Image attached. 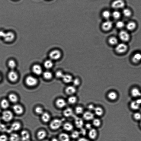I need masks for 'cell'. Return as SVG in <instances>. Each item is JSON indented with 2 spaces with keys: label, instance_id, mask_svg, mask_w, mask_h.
Masks as SVG:
<instances>
[{
  "label": "cell",
  "instance_id": "23",
  "mask_svg": "<svg viewBox=\"0 0 141 141\" xmlns=\"http://www.w3.org/2000/svg\"><path fill=\"white\" fill-rule=\"evenodd\" d=\"M21 127V125L20 123L15 122L12 124L10 130L11 131H17L20 129Z\"/></svg>",
  "mask_w": 141,
  "mask_h": 141
},
{
  "label": "cell",
  "instance_id": "27",
  "mask_svg": "<svg viewBox=\"0 0 141 141\" xmlns=\"http://www.w3.org/2000/svg\"><path fill=\"white\" fill-rule=\"evenodd\" d=\"M133 62L135 63L139 62L141 60V54L137 53L135 54L132 57Z\"/></svg>",
  "mask_w": 141,
  "mask_h": 141
},
{
  "label": "cell",
  "instance_id": "11",
  "mask_svg": "<svg viewBox=\"0 0 141 141\" xmlns=\"http://www.w3.org/2000/svg\"><path fill=\"white\" fill-rule=\"evenodd\" d=\"M113 23L110 21H107L104 22L102 25V29L106 31L110 30L113 27Z\"/></svg>",
  "mask_w": 141,
  "mask_h": 141
},
{
  "label": "cell",
  "instance_id": "7",
  "mask_svg": "<svg viewBox=\"0 0 141 141\" xmlns=\"http://www.w3.org/2000/svg\"><path fill=\"white\" fill-rule=\"evenodd\" d=\"M127 49L126 45L121 43L118 45L115 49L116 52L119 54L123 53L126 52Z\"/></svg>",
  "mask_w": 141,
  "mask_h": 141
},
{
  "label": "cell",
  "instance_id": "54",
  "mask_svg": "<svg viewBox=\"0 0 141 141\" xmlns=\"http://www.w3.org/2000/svg\"><path fill=\"white\" fill-rule=\"evenodd\" d=\"M85 129L89 130H90L92 129V125L89 123L86 124L85 125Z\"/></svg>",
  "mask_w": 141,
  "mask_h": 141
},
{
  "label": "cell",
  "instance_id": "35",
  "mask_svg": "<svg viewBox=\"0 0 141 141\" xmlns=\"http://www.w3.org/2000/svg\"><path fill=\"white\" fill-rule=\"evenodd\" d=\"M53 63L52 60H48L44 62V65L45 68L47 69H49L52 68Z\"/></svg>",
  "mask_w": 141,
  "mask_h": 141
},
{
  "label": "cell",
  "instance_id": "29",
  "mask_svg": "<svg viewBox=\"0 0 141 141\" xmlns=\"http://www.w3.org/2000/svg\"><path fill=\"white\" fill-rule=\"evenodd\" d=\"M94 111L95 114L99 116H102L104 113V111L103 109L100 107H95Z\"/></svg>",
  "mask_w": 141,
  "mask_h": 141
},
{
  "label": "cell",
  "instance_id": "30",
  "mask_svg": "<svg viewBox=\"0 0 141 141\" xmlns=\"http://www.w3.org/2000/svg\"><path fill=\"white\" fill-rule=\"evenodd\" d=\"M136 27V24L134 22H130L128 23L126 25L127 29L130 31H132L134 30Z\"/></svg>",
  "mask_w": 141,
  "mask_h": 141
},
{
  "label": "cell",
  "instance_id": "40",
  "mask_svg": "<svg viewBox=\"0 0 141 141\" xmlns=\"http://www.w3.org/2000/svg\"><path fill=\"white\" fill-rule=\"evenodd\" d=\"M122 13L123 15L127 17L130 16L131 14V11L129 9H125L123 10Z\"/></svg>",
  "mask_w": 141,
  "mask_h": 141
},
{
  "label": "cell",
  "instance_id": "18",
  "mask_svg": "<svg viewBox=\"0 0 141 141\" xmlns=\"http://www.w3.org/2000/svg\"><path fill=\"white\" fill-rule=\"evenodd\" d=\"M97 130L94 129L89 130L88 133V136L92 140L95 139L97 136Z\"/></svg>",
  "mask_w": 141,
  "mask_h": 141
},
{
  "label": "cell",
  "instance_id": "61",
  "mask_svg": "<svg viewBox=\"0 0 141 141\" xmlns=\"http://www.w3.org/2000/svg\"><path fill=\"white\" fill-rule=\"evenodd\" d=\"M1 76H0V80H1Z\"/></svg>",
  "mask_w": 141,
  "mask_h": 141
},
{
  "label": "cell",
  "instance_id": "37",
  "mask_svg": "<svg viewBox=\"0 0 141 141\" xmlns=\"http://www.w3.org/2000/svg\"><path fill=\"white\" fill-rule=\"evenodd\" d=\"M109 43L112 45H115L118 42V40L117 38L114 37L110 38L108 40Z\"/></svg>",
  "mask_w": 141,
  "mask_h": 141
},
{
  "label": "cell",
  "instance_id": "15",
  "mask_svg": "<svg viewBox=\"0 0 141 141\" xmlns=\"http://www.w3.org/2000/svg\"><path fill=\"white\" fill-rule=\"evenodd\" d=\"M65 91L67 94L72 96L75 93L76 90L75 86H70L66 88Z\"/></svg>",
  "mask_w": 141,
  "mask_h": 141
},
{
  "label": "cell",
  "instance_id": "52",
  "mask_svg": "<svg viewBox=\"0 0 141 141\" xmlns=\"http://www.w3.org/2000/svg\"><path fill=\"white\" fill-rule=\"evenodd\" d=\"M80 134H81L83 136H85L87 133V131H86V129L84 128H82L80 129V130L79 131Z\"/></svg>",
  "mask_w": 141,
  "mask_h": 141
},
{
  "label": "cell",
  "instance_id": "50",
  "mask_svg": "<svg viewBox=\"0 0 141 141\" xmlns=\"http://www.w3.org/2000/svg\"><path fill=\"white\" fill-rule=\"evenodd\" d=\"M64 74L63 73L61 70H59L56 72V75L57 78H62L63 77Z\"/></svg>",
  "mask_w": 141,
  "mask_h": 141
},
{
  "label": "cell",
  "instance_id": "53",
  "mask_svg": "<svg viewBox=\"0 0 141 141\" xmlns=\"http://www.w3.org/2000/svg\"><path fill=\"white\" fill-rule=\"evenodd\" d=\"M87 108L89 111L91 112L92 111H94L95 108L94 105L92 104L89 105Z\"/></svg>",
  "mask_w": 141,
  "mask_h": 141
},
{
  "label": "cell",
  "instance_id": "10",
  "mask_svg": "<svg viewBox=\"0 0 141 141\" xmlns=\"http://www.w3.org/2000/svg\"><path fill=\"white\" fill-rule=\"evenodd\" d=\"M8 77L10 80L12 82L16 81L18 78L17 74L14 70H13L9 72Z\"/></svg>",
  "mask_w": 141,
  "mask_h": 141
},
{
  "label": "cell",
  "instance_id": "45",
  "mask_svg": "<svg viewBox=\"0 0 141 141\" xmlns=\"http://www.w3.org/2000/svg\"><path fill=\"white\" fill-rule=\"evenodd\" d=\"M133 118L137 121H140L141 120V114L139 112H136L134 114Z\"/></svg>",
  "mask_w": 141,
  "mask_h": 141
},
{
  "label": "cell",
  "instance_id": "31",
  "mask_svg": "<svg viewBox=\"0 0 141 141\" xmlns=\"http://www.w3.org/2000/svg\"><path fill=\"white\" fill-rule=\"evenodd\" d=\"M64 130L68 131H72L73 129V125L69 122H66L64 124L63 126Z\"/></svg>",
  "mask_w": 141,
  "mask_h": 141
},
{
  "label": "cell",
  "instance_id": "38",
  "mask_svg": "<svg viewBox=\"0 0 141 141\" xmlns=\"http://www.w3.org/2000/svg\"><path fill=\"white\" fill-rule=\"evenodd\" d=\"M92 123L95 127H98L100 126L101 122L100 120L98 118H95L93 120Z\"/></svg>",
  "mask_w": 141,
  "mask_h": 141
},
{
  "label": "cell",
  "instance_id": "26",
  "mask_svg": "<svg viewBox=\"0 0 141 141\" xmlns=\"http://www.w3.org/2000/svg\"><path fill=\"white\" fill-rule=\"evenodd\" d=\"M47 134L45 131L41 130L38 131L37 134V137L38 139L42 140L44 139L46 136Z\"/></svg>",
  "mask_w": 141,
  "mask_h": 141
},
{
  "label": "cell",
  "instance_id": "4",
  "mask_svg": "<svg viewBox=\"0 0 141 141\" xmlns=\"http://www.w3.org/2000/svg\"><path fill=\"white\" fill-rule=\"evenodd\" d=\"M125 5V2L123 0H115L111 4L112 7L115 9L123 8Z\"/></svg>",
  "mask_w": 141,
  "mask_h": 141
},
{
  "label": "cell",
  "instance_id": "59",
  "mask_svg": "<svg viewBox=\"0 0 141 141\" xmlns=\"http://www.w3.org/2000/svg\"><path fill=\"white\" fill-rule=\"evenodd\" d=\"M140 126L141 127V120L140 121Z\"/></svg>",
  "mask_w": 141,
  "mask_h": 141
},
{
  "label": "cell",
  "instance_id": "32",
  "mask_svg": "<svg viewBox=\"0 0 141 141\" xmlns=\"http://www.w3.org/2000/svg\"><path fill=\"white\" fill-rule=\"evenodd\" d=\"M1 107L3 109H6L8 108L9 106V102L8 100L6 99H3L0 103Z\"/></svg>",
  "mask_w": 141,
  "mask_h": 141
},
{
  "label": "cell",
  "instance_id": "19",
  "mask_svg": "<svg viewBox=\"0 0 141 141\" xmlns=\"http://www.w3.org/2000/svg\"><path fill=\"white\" fill-rule=\"evenodd\" d=\"M130 107L131 109L137 111L139 109L141 105L136 100H135L131 102Z\"/></svg>",
  "mask_w": 141,
  "mask_h": 141
},
{
  "label": "cell",
  "instance_id": "17",
  "mask_svg": "<svg viewBox=\"0 0 141 141\" xmlns=\"http://www.w3.org/2000/svg\"><path fill=\"white\" fill-rule=\"evenodd\" d=\"M75 123L76 127L80 129L83 128L84 125L83 120L79 117H76L75 118Z\"/></svg>",
  "mask_w": 141,
  "mask_h": 141
},
{
  "label": "cell",
  "instance_id": "47",
  "mask_svg": "<svg viewBox=\"0 0 141 141\" xmlns=\"http://www.w3.org/2000/svg\"><path fill=\"white\" fill-rule=\"evenodd\" d=\"M35 111L38 114H42L44 113L43 109L40 107H38L35 108Z\"/></svg>",
  "mask_w": 141,
  "mask_h": 141
},
{
  "label": "cell",
  "instance_id": "56",
  "mask_svg": "<svg viewBox=\"0 0 141 141\" xmlns=\"http://www.w3.org/2000/svg\"><path fill=\"white\" fill-rule=\"evenodd\" d=\"M51 141H59L58 140L55 138H53Z\"/></svg>",
  "mask_w": 141,
  "mask_h": 141
},
{
  "label": "cell",
  "instance_id": "42",
  "mask_svg": "<svg viewBox=\"0 0 141 141\" xmlns=\"http://www.w3.org/2000/svg\"><path fill=\"white\" fill-rule=\"evenodd\" d=\"M75 111L76 114H81L83 113L84 109L81 106L77 107L75 109Z\"/></svg>",
  "mask_w": 141,
  "mask_h": 141
},
{
  "label": "cell",
  "instance_id": "48",
  "mask_svg": "<svg viewBox=\"0 0 141 141\" xmlns=\"http://www.w3.org/2000/svg\"><path fill=\"white\" fill-rule=\"evenodd\" d=\"M72 82L74 86H77L81 84V81L78 78H76L73 80Z\"/></svg>",
  "mask_w": 141,
  "mask_h": 141
},
{
  "label": "cell",
  "instance_id": "20",
  "mask_svg": "<svg viewBox=\"0 0 141 141\" xmlns=\"http://www.w3.org/2000/svg\"><path fill=\"white\" fill-rule=\"evenodd\" d=\"M59 138L60 141H70V137L68 134L65 133H61Z\"/></svg>",
  "mask_w": 141,
  "mask_h": 141
},
{
  "label": "cell",
  "instance_id": "51",
  "mask_svg": "<svg viewBox=\"0 0 141 141\" xmlns=\"http://www.w3.org/2000/svg\"><path fill=\"white\" fill-rule=\"evenodd\" d=\"M8 137L5 134H1L0 135V141H7Z\"/></svg>",
  "mask_w": 141,
  "mask_h": 141
},
{
  "label": "cell",
  "instance_id": "8",
  "mask_svg": "<svg viewBox=\"0 0 141 141\" xmlns=\"http://www.w3.org/2000/svg\"><path fill=\"white\" fill-rule=\"evenodd\" d=\"M131 94L132 97L136 99L141 97V92L139 89L136 87L131 90Z\"/></svg>",
  "mask_w": 141,
  "mask_h": 141
},
{
  "label": "cell",
  "instance_id": "43",
  "mask_svg": "<svg viewBox=\"0 0 141 141\" xmlns=\"http://www.w3.org/2000/svg\"><path fill=\"white\" fill-rule=\"evenodd\" d=\"M112 16L115 19H119L121 16V14L120 12L118 11H114L112 14Z\"/></svg>",
  "mask_w": 141,
  "mask_h": 141
},
{
  "label": "cell",
  "instance_id": "49",
  "mask_svg": "<svg viewBox=\"0 0 141 141\" xmlns=\"http://www.w3.org/2000/svg\"><path fill=\"white\" fill-rule=\"evenodd\" d=\"M125 24L124 22L122 21H119L117 22L116 26L118 28H122L124 27Z\"/></svg>",
  "mask_w": 141,
  "mask_h": 141
},
{
  "label": "cell",
  "instance_id": "22",
  "mask_svg": "<svg viewBox=\"0 0 141 141\" xmlns=\"http://www.w3.org/2000/svg\"><path fill=\"white\" fill-rule=\"evenodd\" d=\"M108 97L110 100L114 101L116 100L118 97V95L116 92L111 91L108 94Z\"/></svg>",
  "mask_w": 141,
  "mask_h": 141
},
{
  "label": "cell",
  "instance_id": "2",
  "mask_svg": "<svg viewBox=\"0 0 141 141\" xmlns=\"http://www.w3.org/2000/svg\"><path fill=\"white\" fill-rule=\"evenodd\" d=\"M1 117L3 120L8 122L13 119V115L11 111L6 110L3 112Z\"/></svg>",
  "mask_w": 141,
  "mask_h": 141
},
{
  "label": "cell",
  "instance_id": "39",
  "mask_svg": "<svg viewBox=\"0 0 141 141\" xmlns=\"http://www.w3.org/2000/svg\"><path fill=\"white\" fill-rule=\"evenodd\" d=\"M44 77L47 79H50L52 78V73L49 71L44 72L43 73Z\"/></svg>",
  "mask_w": 141,
  "mask_h": 141
},
{
  "label": "cell",
  "instance_id": "9",
  "mask_svg": "<svg viewBox=\"0 0 141 141\" xmlns=\"http://www.w3.org/2000/svg\"><path fill=\"white\" fill-rule=\"evenodd\" d=\"M120 39L124 41H127L130 39V35L129 33L125 31L122 30L119 33Z\"/></svg>",
  "mask_w": 141,
  "mask_h": 141
},
{
  "label": "cell",
  "instance_id": "6",
  "mask_svg": "<svg viewBox=\"0 0 141 141\" xmlns=\"http://www.w3.org/2000/svg\"><path fill=\"white\" fill-rule=\"evenodd\" d=\"M62 54L58 50H54L50 54L49 56L51 59L56 60L59 59L61 57Z\"/></svg>",
  "mask_w": 141,
  "mask_h": 141
},
{
  "label": "cell",
  "instance_id": "55",
  "mask_svg": "<svg viewBox=\"0 0 141 141\" xmlns=\"http://www.w3.org/2000/svg\"><path fill=\"white\" fill-rule=\"evenodd\" d=\"M78 141H90L85 138L82 137L79 139Z\"/></svg>",
  "mask_w": 141,
  "mask_h": 141
},
{
  "label": "cell",
  "instance_id": "14",
  "mask_svg": "<svg viewBox=\"0 0 141 141\" xmlns=\"http://www.w3.org/2000/svg\"><path fill=\"white\" fill-rule=\"evenodd\" d=\"M21 136L22 139L23 141H28L30 139V134L26 130H24L22 131Z\"/></svg>",
  "mask_w": 141,
  "mask_h": 141
},
{
  "label": "cell",
  "instance_id": "28",
  "mask_svg": "<svg viewBox=\"0 0 141 141\" xmlns=\"http://www.w3.org/2000/svg\"><path fill=\"white\" fill-rule=\"evenodd\" d=\"M41 118L44 122H48L50 119V115L47 113H44L42 114Z\"/></svg>",
  "mask_w": 141,
  "mask_h": 141
},
{
  "label": "cell",
  "instance_id": "34",
  "mask_svg": "<svg viewBox=\"0 0 141 141\" xmlns=\"http://www.w3.org/2000/svg\"><path fill=\"white\" fill-rule=\"evenodd\" d=\"M20 137L18 134L13 133L11 134L9 137V141H20Z\"/></svg>",
  "mask_w": 141,
  "mask_h": 141
},
{
  "label": "cell",
  "instance_id": "36",
  "mask_svg": "<svg viewBox=\"0 0 141 141\" xmlns=\"http://www.w3.org/2000/svg\"><path fill=\"white\" fill-rule=\"evenodd\" d=\"M77 100V97L74 96L72 95L69 97L68 99L69 103L70 104H75Z\"/></svg>",
  "mask_w": 141,
  "mask_h": 141
},
{
  "label": "cell",
  "instance_id": "12",
  "mask_svg": "<svg viewBox=\"0 0 141 141\" xmlns=\"http://www.w3.org/2000/svg\"><path fill=\"white\" fill-rule=\"evenodd\" d=\"M94 114L90 111H86L83 113V118L86 121H91L94 119Z\"/></svg>",
  "mask_w": 141,
  "mask_h": 141
},
{
  "label": "cell",
  "instance_id": "13",
  "mask_svg": "<svg viewBox=\"0 0 141 141\" xmlns=\"http://www.w3.org/2000/svg\"><path fill=\"white\" fill-rule=\"evenodd\" d=\"M56 104L57 107L60 108H64L66 105V102L62 98L58 99L56 101Z\"/></svg>",
  "mask_w": 141,
  "mask_h": 141
},
{
  "label": "cell",
  "instance_id": "16",
  "mask_svg": "<svg viewBox=\"0 0 141 141\" xmlns=\"http://www.w3.org/2000/svg\"><path fill=\"white\" fill-rule=\"evenodd\" d=\"M13 108L14 112L16 114L20 115L23 113L24 109L23 107L20 105H15L13 107Z\"/></svg>",
  "mask_w": 141,
  "mask_h": 141
},
{
  "label": "cell",
  "instance_id": "3",
  "mask_svg": "<svg viewBox=\"0 0 141 141\" xmlns=\"http://www.w3.org/2000/svg\"><path fill=\"white\" fill-rule=\"evenodd\" d=\"M63 121L59 119H55L51 122L50 127L51 129L53 130L58 129L62 126Z\"/></svg>",
  "mask_w": 141,
  "mask_h": 141
},
{
  "label": "cell",
  "instance_id": "33",
  "mask_svg": "<svg viewBox=\"0 0 141 141\" xmlns=\"http://www.w3.org/2000/svg\"><path fill=\"white\" fill-rule=\"evenodd\" d=\"M9 100L13 103H15L17 102L18 98L16 95L12 94H9L8 96Z\"/></svg>",
  "mask_w": 141,
  "mask_h": 141
},
{
  "label": "cell",
  "instance_id": "24",
  "mask_svg": "<svg viewBox=\"0 0 141 141\" xmlns=\"http://www.w3.org/2000/svg\"><path fill=\"white\" fill-rule=\"evenodd\" d=\"M33 70L34 73L37 75H40L42 72L41 67L38 65H34L33 67Z\"/></svg>",
  "mask_w": 141,
  "mask_h": 141
},
{
  "label": "cell",
  "instance_id": "58",
  "mask_svg": "<svg viewBox=\"0 0 141 141\" xmlns=\"http://www.w3.org/2000/svg\"><path fill=\"white\" fill-rule=\"evenodd\" d=\"M12 1H19V0H12Z\"/></svg>",
  "mask_w": 141,
  "mask_h": 141
},
{
  "label": "cell",
  "instance_id": "57",
  "mask_svg": "<svg viewBox=\"0 0 141 141\" xmlns=\"http://www.w3.org/2000/svg\"><path fill=\"white\" fill-rule=\"evenodd\" d=\"M2 120V118H1V116H0V124H1V121Z\"/></svg>",
  "mask_w": 141,
  "mask_h": 141
},
{
  "label": "cell",
  "instance_id": "21",
  "mask_svg": "<svg viewBox=\"0 0 141 141\" xmlns=\"http://www.w3.org/2000/svg\"><path fill=\"white\" fill-rule=\"evenodd\" d=\"M62 79L63 81L67 84L72 82L73 80L72 76L69 74H64Z\"/></svg>",
  "mask_w": 141,
  "mask_h": 141
},
{
  "label": "cell",
  "instance_id": "41",
  "mask_svg": "<svg viewBox=\"0 0 141 141\" xmlns=\"http://www.w3.org/2000/svg\"><path fill=\"white\" fill-rule=\"evenodd\" d=\"M80 133L78 131L75 130L72 132L71 134V137L72 138L76 139L78 138L79 136Z\"/></svg>",
  "mask_w": 141,
  "mask_h": 141
},
{
  "label": "cell",
  "instance_id": "5",
  "mask_svg": "<svg viewBox=\"0 0 141 141\" xmlns=\"http://www.w3.org/2000/svg\"><path fill=\"white\" fill-rule=\"evenodd\" d=\"M37 83L38 80L37 79L33 76H28L26 79V83L29 86H34L36 85Z\"/></svg>",
  "mask_w": 141,
  "mask_h": 141
},
{
  "label": "cell",
  "instance_id": "1",
  "mask_svg": "<svg viewBox=\"0 0 141 141\" xmlns=\"http://www.w3.org/2000/svg\"><path fill=\"white\" fill-rule=\"evenodd\" d=\"M0 37L3 38L6 42H10L14 39L15 35L14 33L11 31L5 32L4 31L1 30Z\"/></svg>",
  "mask_w": 141,
  "mask_h": 141
},
{
  "label": "cell",
  "instance_id": "46",
  "mask_svg": "<svg viewBox=\"0 0 141 141\" xmlns=\"http://www.w3.org/2000/svg\"><path fill=\"white\" fill-rule=\"evenodd\" d=\"M8 66L10 68L12 69H14L16 66V64L14 61L13 60L9 61L8 63Z\"/></svg>",
  "mask_w": 141,
  "mask_h": 141
},
{
  "label": "cell",
  "instance_id": "25",
  "mask_svg": "<svg viewBox=\"0 0 141 141\" xmlns=\"http://www.w3.org/2000/svg\"><path fill=\"white\" fill-rule=\"evenodd\" d=\"M73 113V112L72 109L69 108L66 109L63 111L64 116L67 117L72 116Z\"/></svg>",
  "mask_w": 141,
  "mask_h": 141
},
{
  "label": "cell",
  "instance_id": "60",
  "mask_svg": "<svg viewBox=\"0 0 141 141\" xmlns=\"http://www.w3.org/2000/svg\"><path fill=\"white\" fill-rule=\"evenodd\" d=\"M43 141H50L48 140H44Z\"/></svg>",
  "mask_w": 141,
  "mask_h": 141
},
{
  "label": "cell",
  "instance_id": "44",
  "mask_svg": "<svg viewBox=\"0 0 141 141\" xmlns=\"http://www.w3.org/2000/svg\"><path fill=\"white\" fill-rule=\"evenodd\" d=\"M102 16L105 19H108L111 17V14L110 11H105L102 13Z\"/></svg>",
  "mask_w": 141,
  "mask_h": 141
}]
</instances>
